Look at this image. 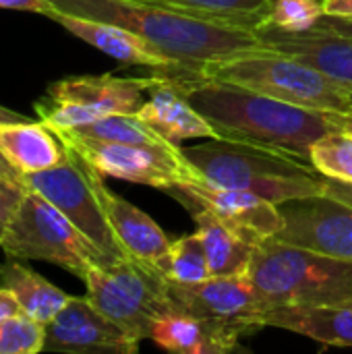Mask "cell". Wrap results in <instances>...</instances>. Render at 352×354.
Masks as SVG:
<instances>
[{
	"label": "cell",
	"mask_w": 352,
	"mask_h": 354,
	"mask_svg": "<svg viewBox=\"0 0 352 354\" xmlns=\"http://www.w3.org/2000/svg\"><path fill=\"white\" fill-rule=\"evenodd\" d=\"M176 73L191 104L220 137L278 147L309 160L313 143L338 129V114L297 106L241 85Z\"/></svg>",
	"instance_id": "6da1fadb"
},
{
	"label": "cell",
	"mask_w": 352,
	"mask_h": 354,
	"mask_svg": "<svg viewBox=\"0 0 352 354\" xmlns=\"http://www.w3.org/2000/svg\"><path fill=\"white\" fill-rule=\"evenodd\" d=\"M52 10L118 25L168 54L178 71L195 75L216 58L268 48L255 31L193 19L147 0H48Z\"/></svg>",
	"instance_id": "7a4b0ae2"
},
{
	"label": "cell",
	"mask_w": 352,
	"mask_h": 354,
	"mask_svg": "<svg viewBox=\"0 0 352 354\" xmlns=\"http://www.w3.org/2000/svg\"><path fill=\"white\" fill-rule=\"evenodd\" d=\"M183 153L210 180L249 191L276 205L324 191V176L309 160L278 147L216 137L201 145L183 147Z\"/></svg>",
	"instance_id": "3957f363"
},
{
	"label": "cell",
	"mask_w": 352,
	"mask_h": 354,
	"mask_svg": "<svg viewBox=\"0 0 352 354\" xmlns=\"http://www.w3.org/2000/svg\"><path fill=\"white\" fill-rule=\"evenodd\" d=\"M247 274L268 309L352 301V261L276 236L255 245Z\"/></svg>",
	"instance_id": "277c9868"
},
{
	"label": "cell",
	"mask_w": 352,
	"mask_h": 354,
	"mask_svg": "<svg viewBox=\"0 0 352 354\" xmlns=\"http://www.w3.org/2000/svg\"><path fill=\"white\" fill-rule=\"evenodd\" d=\"M193 77L241 85L322 112H352V89L330 79L322 71L272 48L207 60Z\"/></svg>",
	"instance_id": "5b68a950"
},
{
	"label": "cell",
	"mask_w": 352,
	"mask_h": 354,
	"mask_svg": "<svg viewBox=\"0 0 352 354\" xmlns=\"http://www.w3.org/2000/svg\"><path fill=\"white\" fill-rule=\"evenodd\" d=\"M0 249L6 257L48 261L85 278L93 266H108L102 251L48 199L25 189L4 224Z\"/></svg>",
	"instance_id": "8992f818"
},
{
	"label": "cell",
	"mask_w": 352,
	"mask_h": 354,
	"mask_svg": "<svg viewBox=\"0 0 352 354\" xmlns=\"http://www.w3.org/2000/svg\"><path fill=\"white\" fill-rule=\"evenodd\" d=\"M83 282L95 309L137 342L149 338L158 315L174 309L166 286L168 278L156 266L131 257L112 266H93Z\"/></svg>",
	"instance_id": "52a82bcc"
},
{
	"label": "cell",
	"mask_w": 352,
	"mask_h": 354,
	"mask_svg": "<svg viewBox=\"0 0 352 354\" xmlns=\"http://www.w3.org/2000/svg\"><path fill=\"white\" fill-rule=\"evenodd\" d=\"M151 77L81 75L50 85L46 100L35 104L39 120L52 131L89 124L118 112H139L145 104Z\"/></svg>",
	"instance_id": "ba28073f"
},
{
	"label": "cell",
	"mask_w": 352,
	"mask_h": 354,
	"mask_svg": "<svg viewBox=\"0 0 352 354\" xmlns=\"http://www.w3.org/2000/svg\"><path fill=\"white\" fill-rule=\"evenodd\" d=\"M23 185L58 207L102 251L108 266L127 257L108 224L93 185L91 166L77 151L66 147V156L60 164L35 174H27Z\"/></svg>",
	"instance_id": "9c48e42d"
},
{
	"label": "cell",
	"mask_w": 352,
	"mask_h": 354,
	"mask_svg": "<svg viewBox=\"0 0 352 354\" xmlns=\"http://www.w3.org/2000/svg\"><path fill=\"white\" fill-rule=\"evenodd\" d=\"M54 133L102 176L149 185L162 191L183 180L193 170V164L183 153V147L176 145L110 143L83 139L64 131Z\"/></svg>",
	"instance_id": "30bf717a"
},
{
	"label": "cell",
	"mask_w": 352,
	"mask_h": 354,
	"mask_svg": "<svg viewBox=\"0 0 352 354\" xmlns=\"http://www.w3.org/2000/svg\"><path fill=\"white\" fill-rule=\"evenodd\" d=\"M166 286L174 309L203 317L239 338L266 328L263 313L268 303L249 274L210 276L191 284L168 280Z\"/></svg>",
	"instance_id": "8fae6325"
},
{
	"label": "cell",
	"mask_w": 352,
	"mask_h": 354,
	"mask_svg": "<svg viewBox=\"0 0 352 354\" xmlns=\"http://www.w3.org/2000/svg\"><path fill=\"white\" fill-rule=\"evenodd\" d=\"M162 193L170 195L187 212H210L212 216H216L218 220L232 226L255 243L276 236L284 228L280 205L261 199L249 191L218 185L203 176L195 166L183 180L162 189Z\"/></svg>",
	"instance_id": "7c38bea8"
},
{
	"label": "cell",
	"mask_w": 352,
	"mask_h": 354,
	"mask_svg": "<svg viewBox=\"0 0 352 354\" xmlns=\"http://www.w3.org/2000/svg\"><path fill=\"white\" fill-rule=\"evenodd\" d=\"M139 344L118 324L108 319L89 297H71L46 324L44 353L135 354Z\"/></svg>",
	"instance_id": "4fadbf2b"
},
{
	"label": "cell",
	"mask_w": 352,
	"mask_h": 354,
	"mask_svg": "<svg viewBox=\"0 0 352 354\" xmlns=\"http://www.w3.org/2000/svg\"><path fill=\"white\" fill-rule=\"evenodd\" d=\"M284 228L276 239L352 261V207L326 197L293 199L280 205Z\"/></svg>",
	"instance_id": "5bb4252c"
},
{
	"label": "cell",
	"mask_w": 352,
	"mask_h": 354,
	"mask_svg": "<svg viewBox=\"0 0 352 354\" xmlns=\"http://www.w3.org/2000/svg\"><path fill=\"white\" fill-rule=\"evenodd\" d=\"M162 139L183 147L187 139L220 137L214 124L191 104L176 68L158 71L147 89V100L137 112Z\"/></svg>",
	"instance_id": "9a60e30c"
},
{
	"label": "cell",
	"mask_w": 352,
	"mask_h": 354,
	"mask_svg": "<svg viewBox=\"0 0 352 354\" xmlns=\"http://www.w3.org/2000/svg\"><path fill=\"white\" fill-rule=\"evenodd\" d=\"M255 33L268 48L288 54L352 89V39L349 37L319 27L286 31L272 23L261 25Z\"/></svg>",
	"instance_id": "2e32d148"
},
{
	"label": "cell",
	"mask_w": 352,
	"mask_h": 354,
	"mask_svg": "<svg viewBox=\"0 0 352 354\" xmlns=\"http://www.w3.org/2000/svg\"><path fill=\"white\" fill-rule=\"evenodd\" d=\"M91 176H93V185L102 201V207L106 212L108 224L118 245L127 253V257L160 268L170 247V241L164 234V230L145 212H141L139 207H135L131 201L122 199L120 195L112 193L106 187L104 176L98 170L91 168Z\"/></svg>",
	"instance_id": "e0dca14e"
},
{
	"label": "cell",
	"mask_w": 352,
	"mask_h": 354,
	"mask_svg": "<svg viewBox=\"0 0 352 354\" xmlns=\"http://www.w3.org/2000/svg\"><path fill=\"white\" fill-rule=\"evenodd\" d=\"M54 23H60L68 33L75 37L83 39L85 44L98 48L100 52L112 56L114 60L122 64H139V66H151L158 71H170L178 68V64L164 54L160 48L149 44L147 39L139 37L137 33L122 29L112 23L95 21V19H85L77 15H66L58 10H50L46 15Z\"/></svg>",
	"instance_id": "ac0fdd59"
},
{
	"label": "cell",
	"mask_w": 352,
	"mask_h": 354,
	"mask_svg": "<svg viewBox=\"0 0 352 354\" xmlns=\"http://www.w3.org/2000/svg\"><path fill=\"white\" fill-rule=\"evenodd\" d=\"M263 326L288 330L326 346L352 348V301L272 307L263 313Z\"/></svg>",
	"instance_id": "d6986e66"
},
{
	"label": "cell",
	"mask_w": 352,
	"mask_h": 354,
	"mask_svg": "<svg viewBox=\"0 0 352 354\" xmlns=\"http://www.w3.org/2000/svg\"><path fill=\"white\" fill-rule=\"evenodd\" d=\"M147 340L170 353L226 354L239 348L241 338L203 317L170 309L154 319Z\"/></svg>",
	"instance_id": "ffe728a7"
},
{
	"label": "cell",
	"mask_w": 352,
	"mask_h": 354,
	"mask_svg": "<svg viewBox=\"0 0 352 354\" xmlns=\"http://www.w3.org/2000/svg\"><path fill=\"white\" fill-rule=\"evenodd\" d=\"M0 151L23 174H35L60 164L66 156L64 143L41 120L0 122Z\"/></svg>",
	"instance_id": "44dd1931"
},
{
	"label": "cell",
	"mask_w": 352,
	"mask_h": 354,
	"mask_svg": "<svg viewBox=\"0 0 352 354\" xmlns=\"http://www.w3.org/2000/svg\"><path fill=\"white\" fill-rule=\"evenodd\" d=\"M197 234L203 241L207 261H210V274L212 276H237L247 274L255 241L241 234L232 226L224 224L216 216H212L205 209H189Z\"/></svg>",
	"instance_id": "7402d4cb"
},
{
	"label": "cell",
	"mask_w": 352,
	"mask_h": 354,
	"mask_svg": "<svg viewBox=\"0 0 352 354\" xmlns=\"http://www.w3.org/2000/svg\"><path fill=\"white\" fill-rule=\"evenodd\" d=\"M0 286L8 288L17 297L23 313L31 315L33 319L41 322L44 326L48 322H52L56 317V313L71 299L58 286H54L44 276H39L31 268L19 263L12 257H8V261L0 263Z\"/></svg>",
	"instance_id": "603a6c76"
},
{
	"label": "cell",
	"mask_w": 352,
	"mask_h": 354,
	"mask_svg": "<svg viewBox=\"0 0 352 354\" xmlns=\"http://www.w3.org/2000/svg\"><path fill=\"white\" fill-rule=\"evenodd\" d=\"M222 27L255 31L270 21L272 0H147Z\"/></svg>",
	"instance_id": "cb8c5ba5"
},
{
	"label": "cell",
	"mask_w": 352,
	"mask_h": 354,
	"mask_svg": "<svg viewBox=\"0 0 352 354\" xmlns=\"http://www.w3.org/2000/svg\"><path fill=\"white\" fill-rule=\"evenodd\" d=\"M64 133L110 143H143V145H172L162 139L137 112H118L102 116L89 124L64 129Z\"/></svg>",
	"instance_id": "d4e9b609"
},
{
	"label": "cell",
	"mask_w": 352,
	"mask_h": 354,
	"mask_svg": "<svg viewBox=\"0 0 352 354\" xmlns=\"http://www.w3.org/2000/svg\"><path fill=\"white\" fill-rule=\"evenodd\" d=\"M168 280L174 282H201L210 278V261L203 247V241L197 232L187 234L170 243L168 253L164 255L160 268H158Z\"/></svg>",
	"instance_id": "484cf974"
},
{
	"label": "cell",
	"mask_w": 352,
	"mask_h": 354,
	"mask_svg": "<svg viewBox=\"0 0 352 354\" xmlns=\"http://www.w3.org/2000/svg\"><path fill=\"white\" fill-rule=\"evenodd\" d=\"M309 160L322 176L352 183V133L336 129L324 135L313 143Z\"/></svg>",
	"instance_id": "4316f807"
},
{
	"label": "cell",
	"mask_w": 352,
	"mask_h": 354,
	"mask_svg": "<svg viewBox=\"0 0 352 354\" xmlns=\"http://www.w3.org/2000/svg\"><path fill=\"white\" fill-rule=\"evenodd\" d=\"M46 326L27 313L0 322V354L44 353Z\"/></svg>",
	"instance_id": "83f0119b"
},
{
	"label": "cell",
	"mask_w": 352,
	"mask_h": 354,
	"mask_svg": "<svg viewBox=\"0 0 352 354\" xmlns=\"http://www.w3.org/2000/svg\"><path fill=\"white\" fill-rule=\"evenodd\" d=\"M324 15L319 0H272L268 23L286 31H307L313 29Z\"/></svg>",
	"instance_id": "f1b7e54d"
},
{
	"label": "cell",
	"mask_w": 352,
	"mask_h": 354,
	"mask_svg": "<svg viewBox=\"0 0 352 354\" xmlns=\"http://www.w3.org/2000/svg\"><path fill=\"white\" fill-rule=\"evenodd\" d=\"M25 189L17 187V185H8L0 180V222L6 224L8 218L12 216L15 207L19 205L21 197H23Z\"/></svg>",
	"instance_id": "f546056e"
},
{
	"label": "cell",
	"mask_w": 352,
	"mask_h": 354,
	"mask_svg": "<svg viewBox=\"0 0 352 354\" xmlns=\"http://www.w3.org/2000/svg\"><path fill=\"white\" fill-rule=\"evenodd\" d=\"M322 195L332 197L344 205L352 207V183H344V180H336V178H328L324 176V191Z\"/></svg>",
	"instance_id": "4dcf8cb0"
},
{
	"label": "cell",
	"mask_w": 352,
	"mask_h": 354,
	"mask_svg": "<svg viewBox=\"0 0 352 354\" xmlns=\"http://www.w3.org/2000/svg\"><path fill=\"white\" fill-rule=\"evenodd\" d=\"M0 8L27 10V12H37V15H44V17L52 10L48 0H0Z\"/></svg>",
	"instance_id": "1f68e13d"
},
{
	"label": "cell",
	"mask_w": 352,
	"mask_h": 354,
	"mask_svg": "<svg viewBox=\"0 0 352 354\" xmlns=\"http://www.w3.org/2000/svg\"><path fill=\"white\" fill-rule=\"evenodd\" d=\"M315 27L326 29V31H334L338 35H344V37L352 39V17H330V15H324Z\"/></svg>",
	"instance_id": "d6a6232c"
},
{
	"label": "cell",
	"mask_w": 352,
	"mask_h": 354,
	"mask_svg": "<svg viewBox=\"0 0 352 354\" xmlns=\"http://www.w3.org/2000/svg\"><path fill=\"white\" fill-rule=\"evenodd\" d=\"M19 313H23V311H21V305H19L17 297L8 288L0 286V322L8 319L12 315H19Z\"/></svg>",
	"instance_id": "836d02e7"
},
{
	"label": "cell",
	"mask_w": 352,
	"mask_h": 354,
	"mask_svg": "<svg viewBox=\"0 0 352 354\" xmlns=\"http://www.w3.org/2000/svg\"><path fill=\"white\" fill-rule=\"evenodd\" d=\"M0 180L2 183H8V185H17V187H23L25 189V185H23V180H25V176L4 158V153L0 151Z\"/></svg>",
	"instance_id": "e575fe53"
},
{
	"label": "cell",
	"mask_w": 352,
	"mask_h": 354,
	"mask_svg": "<svg viewBox=\"0 0 352 354\" xmlns=\"http://www.w3.org/2000/svg\"><path fill=\"white\" fill-rule=\"evenodd\" d=\"M322 4L330 17H352V0H322Z\"/></svg>",
	"instance_id": "d590c367"
},
{
	"label": "cell",
	"mask_w": 352,
	"mask_h": 354,
	"mask_svg": "<svg viewBox=\"0 0 352 354\" xmlns=\"http://www.w3.org/2000/svg\"><path fill=\"white\" fill-rule=\"evenodd\" d=\"M19 120H27V118L12 112V110H8V108H4V106H0V122H19Z\"/></svg>",
	"instance_id": "8d00e7d4"
},
{
	"label": "cell",
	"mask_w": 352,
	"mask_h": 354,
	"mask_svg": "<svg viewBox=\"0 0 352 354\" xmlns=\"http://www.w3.org/2000/svg\"><path fill=\"white\" fill-rule=\"evenodd\" d=\"M338 129L352 133V112L349 114H338Z\"/></svg>",
	"instance_id": "74e56055"
},
{
	"label": "cell",
	"mask_w": 352,
	"mask_h": 354,
	"mask_svg": "<svg viewBox=\"0 0 352 354\" xmlns=\"http://www.w3.org/2000/svg\"><path fill=\"white\" fill-rule=\"evenodd\" d=\"M2 234H4V224L0 222V241H2Z\"/></svg>",
	"instance_id": "f35d334b"
}]
</instances>
